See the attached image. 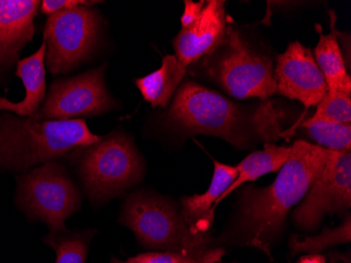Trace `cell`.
Segmentation results:
<instances>
[{"label": "cell", "mask_w": 351, "mask_h": 263, "mask_svg": "<svg viewBox=\"0 0 351 263\" xmlns=\"http://www.w3.org/2000/svg\"><path fill=\"white\" fill-rule=\"evenodd\" d=\"M167 122L183 133L222 138L239 149H248L254 139L270 144L284 136L273 104L250 110L191 80L179 87Z\"/></svg>", "instance_id": "obj_1"}, {"label": "cell", "mask_w": 351, "mask_h": 263, "mask_svg": "<svg viewBox=\"0 0 351 263\" xmlns=\"http://www.w3.org/2000/svg\"><path fill=\"white\" fill-rule=\"evenodd\" d=\"M329 150L297 140L291 157L269 187L247 190L239 227L246 244L270 254V244L280 232L291 207L304 198L320 175Z\"/></svg>", "instance_id": "obj_2"}, {"label": "cell", "mask_w": 351, "mask_h": 263, "mask_svg": "<svg viewBox=\"0 0 351 263\" xmlns=\"http://www.w3.org/2000/svg\"><path fill=\"white\" fill-rule=\"evenodd\" d=\"M84 119L35 120L0 114V173H27L73 150L97 144Z\"/></svg>", "instance_id": "obj_3"}, {"label": "cell", "mask_w": 351, "mask_h": 263, "mask_svg": "<svg viewBox=\"0 0 351 263\" xmlns=\"http://www.w3.org/2000/svg\"><path fill=\"white\" fill-rule=\"evenodd\" d=\"M205 74L238 100H267L277 93L271 59L256 50L239 30L226 25V35L216 49L203 57Z\"/></svg>", "instance_id": "obj_4"}, {"label": "cell", "mask_w": 351, "mask_h": 263, "mask_svg": "<svg viewBox=\"0 0 351 263\" xmlns=\"http://www.w3.org/2000/svg\"><path fill=\"white\" fill-rule=\"evenodd\" d=\"M79 174L94 201L113 198L135 185L145 173V163L131 138L123 133L102 137L80 149Z\"/></svg>", "instance_id": "obj_5"}, {"label": "cell", "mask_w": 351, "mask_h": 263, "mask_svg": "<svg viewBox=\"0 0 351 263\" xmlns=\"http://www.w3.org/2000/svg\"><path fill=\"white\" fill-rule=\"evenodd\" d=\"M121 222L147 248L162 252L191 253L205 249L206 234L191 232L181 211L153 194H133L124 203Z\"/></svg>", "instance_id": "obj_6"}, {"label": "cell", "mask_w": 351, "mask_h": 263, "mask_svg": "<svg viewBox=\"0 0 351 263\" xmlns=\"http://www.w3.org/2000/svg\"><path fill=\"white\" fill-rule=\"evenodd\" d=\"M16 179L19 209L29 218L47 223L52 233H66L64 221L80 207L78 190L66 170L50 161Z\"/></svg>", "instance_id": "obj_7"}, {"label": "cell", "mask_w": 351, "mask_h": 263, "mask_svg": "<svg viewBox=\"0 0 351 263\" xmlns=\"http://www.w3.org/2000/svg\"><path fill=\"white\" fill-rule=\"evenodd\" d=\"M100 32V16L84 5L49 15L43 41L45 65L51 74H68L94 50Z\"/></svg>", "instance_id": "obj_8"}, {"label": "cell", "mask_w": 351, "mask_h": 263, "mask_svg": "<svg viewBox=\"0 0 351 263\" xmlns=\"http://www.w3.org/2000/svg\"><path fill=\"white\" fill-rule=\"evenodd\" d=\"M116 102L104 84V67L71 78H59L51 84L35 120H70L108 112Z\"/></svg>", "instance_id": "obj_9"}, {"label": "cell", "mask_w": 351, "mask_h": 263, "mask_svg": "<svg viewBox=\"0 0 351 263\" xmlns=\"http://www.w3.org/2000/svg\"><path fill=\"white\" fill-rule=\"evenodd\" d=\"M350 205L351 153L329 150L322 172L293 211V221L301 229H313L327 214L345 211Z\"/></svg>", "instance_id": "obj_10"}, {"label": "cell", "mask_w": 351, "mask_h": 263, "mask_svg": "<svg viewBox=\"0 0 351 263\" xmlns=\"http://www.w3.org/2000/svg\"><path fill=\"white\" fill-rule=\"evenodd\" d=\"M275 79L280 95L299 100L306 108L317 106L327 92L313 52L299 41L289 43L287 50L278 55Z\"/></svg>", "instance_id": "obj_11"}, {"label": "cell", "mask_w": 351, "mask_h": 263, "mask_svg": "<svg viewBox=\"0 0 351 263\" xmlns=\"http://www.w3.org/2000/svg\"><path fill=\"white\" fill-rule=\"evenodd\" d=\"M40 3L38 0H0V89L7 91L23 49L34 37Z\"/></svg>", "instance_id": "obj_12"}, {"label": "cell", "mask_w": 351, "mask_h": 263, "mask_svg": "<svg viewBox=\"0 0 351 263\" xmlns=\"http://www.w3.org/2000/svg\"><path fill=\"white\" fill-rule=\"evenodd\" d=\"M226 3L222 0L205 1L198 19L181 30L173 41L179 62L187 69L210 54L226 35Z\"/></svg>", "instance_id": "obj_13"}, {"label": "cell", "mask_w": 351, "mask_h": 263, "mask_svg": "<svg viewBox=\"0 0 351 263\" xmlns=\"http://www.w3.org/2000/svg\"><path fill=\"white\" fill-rule=\"evenodd\" d=\"M238 177L236 167L215 161L214 177L210 187L201 195L181 198V215L189 229L194 234H206L214 223L216 201Z\"/></svg>", "instance_id": "obj_14"}, {"label": "cell", "mask_w": 351, "mask_h": 263, "mask_svg": "<svg viewBox=\"0 0 351 263\" xmlns=\"http://www.w3.org/2000/svg\"><path fill=\"white\" fill-rule=\"evenodd\" d=\"M45 41L38 50L27 58L21 59L16 65L15 76L19 77L25 87V96L21 102H13L0 97V111L14 113L19 117H33L41 106L47 93L45 82Z\"/></svg>", "instance_id": "obj_15"}, {"label": "cell", "mask_w": 351, "mask_h": 263, "mask_svg": "<svg viewBox=\"0 0 351 263\" xmlns=\"http://www.w3.org/2000/svg\"><path fill=\"white\" fill-rule=\"evenodd\" d=\"M187 69L175 55H167L160 69L135 80L142 96L152 106L167 108L182 84Z\"/></svg>", "instance_id": "obj_16"}, {"label": "cell", "mask_w": 351, "mask_h": 263, "mask_svg": "<svg viewBox=\"0 0 351 263\" xmlns=\"http://www.w3.org/2000/svg\"><path fill=\"white\" fill-rule=\"evenodd\" d=\"M335 23L336 17L331 15V33L328 35L323 34L320 25H315L320 39L315 47L313 57L326 81L327 90L351 94V79L347 73Z\"/></svg>", "instance_id": "obj_17"}, {"label": "cell", "mask_w": 351, "mask_h": 263, "mask_svg": "<svg viewBox=\"0 0 351 263\" xmlns=\"http://www.w3.org/2000/svg\"><path fill=\"white\" fill-rule=\"evenodd\" d=\"M291 151L293 146H278L273 144H266L262 151L254 152L248 155L237 165L238 177L216 201L214 209L232 192L247 181H254L266 174L279 172L291 157Z\"/></svg>", "instance_id": "obj_18"}, {"label": "cell", "mask_w": 351, "mask_h": 263, "mask_svg": "<svg viewBox=\"0 0 351 263\" xmlns=\"http://www.w3.org/2000/svg\"><path fill=\"white\" fill-rule=\"evenodd\" d=\"M303 126L317 146L330 151H351V124L308 119Z\"/></svg>", "instance_id": "obj_19"}, {"label": "cell", "mask_w": 351, "mask_h": 263, "mask_svg": "<svg viewBox=\"0 0 351 263\" xmlns=\"http://www.w3.org/2000/svg\"><path fill=\"white\" fill-rule=\"evenodd\" d=\"M350 215H347L346 220L335 229H325L324 232L315 236H293L291 240L293 253L308 252L311 254L321 252L325 249L340 243L350 241Z\"/></svg>", "instance_id": "obj_20"}, {"label": "cell", "mask_w": 351, "mask_h": 263, "mask_svg": "<svg viewBox=\"0 0 351 263\" xmlns=\"http://www.w3.org/2000/svg\"><path fill=\"white\" fill-rule=\"evenodd\" d=\"M350 96L348 93L327 90L322 100L317 104V110L311 119L351 124Z\"/></svg>", "instance_id": "obj_21"}, {"label": "cell", "mask_w": 351, "mask_h": 263, "mask_svg": "<svg viewBox=\"0 0 351 263\" xmlns=\"http://www.w3.org/2000/svg\"><path fill=\"white\" fill-rule=\"evenodd\" d=\"M222 250H203L191 253L151 252L128 259L124 263H216L222 258Z\"/></svg>", "instance_id": "obj_22"}, {"label": "cell", "mask_w": 351, "mask_h": 263, "mask_svg": "<svg viewBox=\"0 0 351 263\" xmlns=\"http://www.w3.org/2000/svg\"><path fill=\"white\" fill-rule=\"evenodd\" d=\"M62 233H52L43 241L56 251V263H86L88 245L78 236H62Z\"/></svg>", "instance_id": "obj_23"}, {"label": "cell", "mask_w": 351, "mask_h": 263, "mask_svg": "<svg viewBox=\"0 0 351 263\" xmlns=\"http://www.w3.org/2000/svg\"><path fill=\"white\" fill-rule=\"evenodd\" d=\"M99 1H86V0H43L41 1V12L47 15H52L59 11L74 9L79 5H93Z\"/></svg>", "instance_id": "obj_24"}, {"label": "cell", "mask_w": 351, "mask_h": 263, "mask_svg": "<svg viewBox=\"0 0 351 263\" xmlns=\"http://www.w3.org/2000/svg\"><path fill=\"white\" fill-rule=\"evenodd\" d=\"M204 5L205 1H203V0L202 1H199V3H194V1H191V0L184 1V13H183L182 17H181L182 29L189 27L191 23L198 19Z\"/></svg>", "instance_id": "obj_25"}, {"label": "cell", "mask_w": 351, "mask_h": 263, "mask_svg": "<svg viewBox=\"0 0 351 263\" xmlns=\"http://www.w3.org/2000/svg\"><path fill=\"white\" fill-rule=\"evenodd\" d=\"M298 263H326V260L321 255L311 254L300 259Z\"/></svg>", "instance_id": "obj_26"}]
</instances>
